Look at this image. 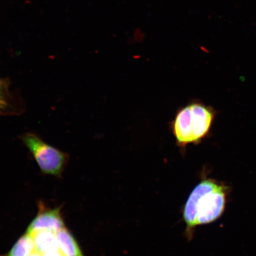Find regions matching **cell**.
Wrapping results in <instances>:
<instances>
[{
    "label": "cell",
    "instance_id": "cell-1",
    "mask_svg": "<svg viewBox=\"0 0 256 256\" xmlns=\"http://www.w3.org/2000/svg\"><path fill=\"white\" fill-rule=\"evenodd\" d=\"M226 202L224 186L204 179L192 190L184 204L183 218L187 238H193L198 226L215 222L222 215Z\"/></svg>",
    "mask_w": 256,
    "mask_h": 256
},
{
    "label": "cell",
    "instance_id": "cell-2",
    "mask_svg": "<svg viewBox=\"0 0 256 256\" xmlns=\"http://www.w3.org/2000/svg\"><path fill=\"white\" fill-rule=\"evenodd\" d=\"M214 118L212 110L204 104H194L182 108L172 123L176 142L182 146L199 142L209 132Z\"/></svg>",
    "mask_w": 256,
    "mask_h": 256
},
{
    "label": "cell",
    "instance_id": "cell-3",
    "mask_svg": "<svg viewBox=\"0 0 256 256\" xmlns=\"http://www.w3.org/2000/svg\"><path fill=\"white\" fill-rule=\"evenodd\" d=\"M22 139L42 172L56 176L62 174L68 158L66 154L44 142L34 134H25Z\"/></svg>",
    "mask_w": 256,
    "mask_h": 256
},
{
    "label": "cell",
    "instance_id": "cell-4",
    "mask_svg": "<svg viewBox=\"0 0 256 256\" xmlns=\"http://www.w3.org/2000/svg\"><path fill=\"white\" fill-rule=\"evenodd\" d=\"M65 228L60 208L48 210L38 214L28 226L26 232L32 234L40 231H49L56 234Z\"/></svg>",
    "mask_w": 256,
    "mask_h": 256
},
{
    "label": "cell",
    "instance_id": "cell-5",
    "mask_svg": "<svg viewBox=\"0 0 256 256\" xmlns=\"http://www.w3.org/2000/svg\"><path fill=\"white\" fill-rule=\"evenodd\" d=\"M31 236L34 240L35 252L42 254L60 251L56 234L43 230Z\"/></svg>",
    "mask_w": 256,
    "mask_h": 256
},
{
    "label": "cell",
    "instance_id": "cell-6",
    "mask_svg": "<svg viewBox=\"0 0 256 256\" xmlns=\"http://www.w3.org/2000/svg\"><path fill=\"white\" fill-rule=\"evenodd\" d=\"M60 252L64 256H84L74 238L66 228L56 234Z\"/></svg>",
    "mask_w": 256,
    "mask_h": 256
},
{
    "label": "cell",
    "instance_id": "cell-7",
    "mask_svg": "<svg viewBox=\"0 0 256 256\" xmlns=\"http://www.w3.org/2000/svg\"><path fill=\"white\" fill-rule=\"evenodd\" d=\"M34 252V238L31 235L26 233L16 242L8 256H30Z\"/></svg>",
    "mask_w": 256,
    "mask_h": 256
},
{
    "label": "cell",
    "instance_id": "cell-8",
    "mask_svg": "<svg viewBox=\"0 0 256 256\" xmlns=\"http://www.w3.org/2000/svg\"><path fill=\"white\" fill-rule=\"evenodd\" d=\"M9 101L8 84L5 80L0 78V108L4 110L8 107Z\"/></svg>",
    "mask_w": 256,
    "mask_h": 256
},
{
    "label": "cell",
    "instance_id": "cell-9",
    "mask_svg": "<svg viewBox=\"0 0 256 256\" xmlns=\"http://www.w3.org/2000/svg\"><path fill=\"white\" fill-rule=\"evenodd\" d=\"M42 256H64L60 251L47 252V254H42Z\"/></svg>",
    "mask_w": 256,
    "mask_h": 256
},
{
    "label": "cell",
    "instance_id": "cell-10",
    "mask_svg": "<svg viewBox=\"0 0 256 256\" xmlns=\"http://www.w3.org/2000/svg\"><path fill=\"white\" fill-rule=\"evenodd\" d=\"M30 256H42V254H39V252H34V254H32Z\"/></svg>",
    "mask_w": 256,
    "mask_h": 256
}]
</instances>
